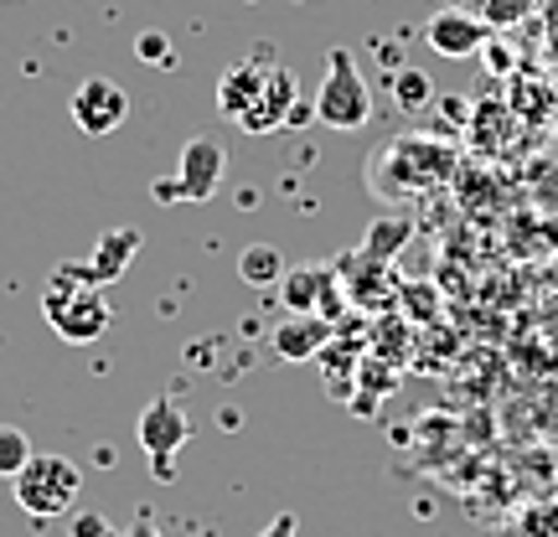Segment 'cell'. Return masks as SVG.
<instances>
[{
    "mask_svg": "<svg viewBox=\"0 0 558 537\" xmlns=\"http://www.w3.org/2000/svg\"><path fill=\"white\" fill-rule=\"evenodd\" d=\"M228 171V150L213 135H192L177 156V176H166L150 186V197L160 207H177V202H213Z\"/></svg>",
    "mask_w": 558,
    "mask_h": 537,
    "instance_id": "6",
    "label": "cell"
},
{
    "mask_svg": "<svg viewBox=\"0 0 558 537\" xmlns=\"http://www.w3.org/2000/svg\"><path fill=\"white\" fill-rule=\"evenodd\" d=\"M11 486H16V507L32 522H58L78 507L83 471L68 455H47V450H37V455L21 465V476H11Z\"/></svg>",
    "mask_w": 558,
    "mask_h": 537,
    "instance_id": "4",
    "label": "cell"
},
{
    "mask_svg": "<svg viewBox=\"0 0 558 537\" xmlns=\"http://www.w3.org/2000/svg\"><path fill=\"white\" fill-rule=\"evenodd\" d=\"M409 239H414V222L403 218V212H388V218H378L373 228H367L362 254H367V259H378V264H388L399 248H409Z\"/></svg>",
    "mask_w": 558,
    "mask_h": 537,
    "instance_id": "13",
    "label": "cell"
},
{
    "mask_svg": "<svg viewBox=\"0 0 558 537\" xmlns=\"http://www.w3.org/2000/svg\"><path fill=\"white\" fill-rule=\"evenodd\" d=\"M533 11H538V0H481V21H486L492 32L518 26V21H527Z\"/></svg>",
    "mask_w": 558,
    "mask_h": 537,
    "instance_id": "16",
    "label": "cell"
},
{
    "mask_svg": "<svg viewBox=\"0 0 558 537\" xmlns=\"http://www.w3.org/2000/svg\"><path fill=\"white\" fill-rule=\"evenodd\" d=\"M284 290H279V300H284V310L290 316H326L337 320L341 310V274L331 269V264H300V269H284V279H279Z\"/></svg>",
    "mask_w": 558,
    "mask_h": 537,
    "instance_id": "9",
    "label": "cell"
},
{
    "mask_svg": "<svg viewBox=\"0 0 558 537\" xmlns=\"http://www.w3.org/2000/svg\"><path fill=\"white\" fill-rule=\"evenodd\" d=\"M239 279L254 284V290H275L279 279H284V254H279L275 243H248L239 254Z\"/></svg>",
    "mask_w": 558,
    "mask_h": 537,
    "instance_id": "14",
    "label": "cell"
},
{
    "mask_svg": "<svg viewBox=\"0 0 558 537\" xmlns=\"http://www.w3.org/2000/svg\"><path fill=\"white\" fill-rule=\"evenodd\" d=\"M41 310H47V326H52L68 346H94V341L114 326V310H109L104 290L99 284H83L68 264L52 269L47 290H41Z\"/></svg>",
    "mask_w": 558,
    "mask_h": 537,
    "instance_id": "3",
    "label": "cell"
},
{
    "mask_svg": "<svg viewBox=\"0 0 558 537\" xmlns=\"http://www.w3.org/2000/svg\"><path fill=\"white\" fill-rule=\"evenodd\" d=\"M135 439H140V450L150 455V471H156L160 480H171L177 476L181 444L192 439V414H186L177 399H150L135 418Z\"/></svg>",
    "mask_w": 558,
    "mask_h": 537,
    "instance_id": "7",
    "label": "cell"
},
{
    "mask_svg": "<svg viewBox=\"0 0 558 537\" xmlns=\"http://www.w3.org/2000/svg\"><path fill=\"white\" fill-rule=\"evenodd\" d=\"M522 537H558V501L527 507V517H522Z\"/></svg>",
    "mask_w": 558,
    "mask_h": 537,
    "instance_id": "19",
    "label": "cell"
},
{
    "mask_svg": "<svg viewBox=\"0 0 558 537\" xmlns=\"http://www.w3.org/2000/svg\"><path fill=\"white\" fill-rule=\"evenodd\" d=\"M316 120L326 130H362V124L373 120V88L367 78L357 73V58L347 52V47H331L326 52V78L316 88Z\"/></svg>",
    "mask_w": 558,
    "mask_h": 537,
    "instance_id": "5",
    "label": "cell"
},
{
    "mask_svg": "<svg viewBox=\"0 0 558 537\" xmlns=\"http://www.w3.org/2000/svg\"><path fill=\"white\" fill-rule=\"evenodd\" d=\"M124 537H160V533H156V522H150V517H140V522H135V527H130V533H124Z\"/></svg>",
    "mask_w": 558,
    "mask_h": 537,
    "instance_id": "23",
    "label": "cell"
},
{
    "mask_svg": "<svg viewBox=\"0 0 558 537\" xmlns=\"http://www.w3.org/2000/svg\"><path fill=\"white\" fill-rule=\"evenodd\" d=\"M450 166H456V150H450V145H439V139H429V135H399V139H388L383 150H373V160H367V186H373L383 202H399V197L424 192V186H435V181H445Z\"/></svg>",
    "mask_w": 558,
    "mask_h": 537,
    "instance_id": "2",
    "label": "cell"
},
{
    "mask_svg": "<svg viewBox=\"0 0 558 537\" xmlns=\"http://www.w3.org/2000/svg\"><path fill=\"white\" fill-rule=\"evenodd\" d=\"M450 5H456V0H450Z\"/></svg>",
    "mask_w": 558,
    "mask_h": 537,
    "instance_id": "25",
    "label": "cell"
},
{
    "mask_svg": "<svg viewBox=\"0 0 558 537\" xmlns=\"http://www.w3.org/2000/svg\"><path fill=\"white\" fill-rule=\"evenodd\" d=\"M300 533V522H295V512H279L275 522H269V527H264L259 537H295Z\"/></svg>",
    "mask_w": 558,
    "mask_h": 537,
    "instance_id": "22",
    "label": "cell"
},
{
    "mask_svg": "<svg viewBox=\"0 0 558 537\" xmlns=\"http://www.w3.org/2000/svg\"><path fill=\"white\" fill-rule=\"evenodd\" d=\"M486 37H492V26L481 21V11H465V5H439L424 26V41L439 58H476Z\"/></svg>",
    "mask_w": 558,
    "mask_h": 537,
    "instance_id": "11",
    "label": "cell"
},
{
    "mask_svg": "<svg viewBox=\"0 0 558 537\" xmlns=\"http://www.w3.org/2000/svg\"><path fill=\"white\" fill-rule=\"evenodd\" d=\"M135 58L145 62V68H177V47H171V37H166V32H140V37H135Z\"/></svg>",
    "mask_w": 558,
    "mask_h": 537,
    "instance_id": "17",
    "label": "cell"
},
{
    "mask_svg": "<svg viewBox=\"0 0 558 537\" xmlns=\"http://www.w3.org/2000/svg\"><path fill=\"white\" fill-rule=\"evenodd\" d=\"M37 455V444L26 439V429L21 424H0V476L11 480V476H21V465Z\"/></svg>",
    "mask_w": 558,
    "mask_h": 537,
    "instance_id": "15",
    "label": "cell"
},
{
    "mask_svg": "<svg viewBox=\"0 0 558 537\" xmlns=\"http://www.w3.org/2000/svg\"><path fill=\"white\" fill-rule=\"evenodd\" d=\"M481 58H486V68H492V73H501V68H512V52H507V47H501V41H481Z\"/></svg>",
    "mask_w": 558,
    "mask_h": 537,
    "instance_id": "21",
    "label": "cell"
},
{
    "mask_svg": "<svg viewBox=\"0 0 558 537\" xmlns=\"http://www.w3.org/2000/svg\"><path fill=\"white\" fill-rule=\"evenodd\" d=\"M393 94H399L403 109H424V103H429V78L414 73V68H403L399 83H393Z\"/></svg>",
    "mask_w": 558,
    "mask_h": 537,
    "instance_id": "18",
    "label": "cell"
},
{
    "mask_svg": "<svg viewBox=\"0 0 558 537\" xmlns=\"http://www.w3.org/2000/svg\"><path fill=\"white\" fill-rule=\"evenodd\" d=\"M104 533H109V522L99 512H73L68 517V537H104Z\"/></svg>",
    "mask_w": 558,
    "mask_h": 537,
    "instance_id": "20",
    "label": "cell"
},
{
    "mask_svg": "<svg viewBox=\"0 0 558 537\" xmlns=\"http://www.w3.org/2000/svg\"><path fill=\"white\" fill-rule=\"evenodd\" d=\"M331 337H337V326L326 316H290V320H279L269 341H275V352L284 362H311L331 346Z\"/></svg>",
    "mask_w": 558,
    "mask_h": 537,
    "instance_id": "12",
    "label": "cell"
},
{
    "mask_svg": "<svg viewBox=\"0 0 558 537\" xmlns=\"http://www.w3.org/2000/svg\"><path fill=\"white\" fill-rule=\"evenodd\" d=\"M140 243H145V233H140V228H130V222H124V228H104L99 243H94V254H88V259H78V264H68V269H73L83 284H99V290H109V284H120V274L135 264Z\"/></svg>",
    "mask_w": 558,
    "mask_h": 537,
    "instance_id": "10",
    "label": "cell"
},
{
    "mask_svg": "<svg viewBox=\"0 0 558 537\" xmlns=\"http://www.w3.org/2000/svg\"><path fill=\"white\" fill-rule=\"evenodd\" d=\"M104 537H124V533H120V527H109V533H104Z\"/></svg>",
    "mask_w": 558,
    "mask_h": 537,
    "instance_id": "24",
    "label": "cell"
},
{
    "mask_svg": "<svg viewBox=\"0 0 558 537\" xmlns=\"http://www.w3.org/2000/svg\"><path fill=\"white\" fill-rule=\"evenodd\" d=\"M68 114H73V124H78L83 135L104 139L130 120V94L114 78H83L73 88V99H68Z\"/></svg>",
    "mask_w": 558,
    "mask_h": 537,
    "instance_id": "8",
    "label": "cell"
},
{
    "mask_svg": "<svg viewBox=\"0 0 558 537\" xmlns=\"http://www.w3.org/2000/svg\"><path fill=\"white\" fill-rule=\"evenodd\" d=\"M218 109H222V120H233L243 135H275L300 109L295 73H290L269 47H259L254 58L233 62L218 78Z\"/></svg>",
    "mask_w": 558,
    "mask_h": 537,
    "instance_id": "1",
    "label": "cell"
}]
</instances>
